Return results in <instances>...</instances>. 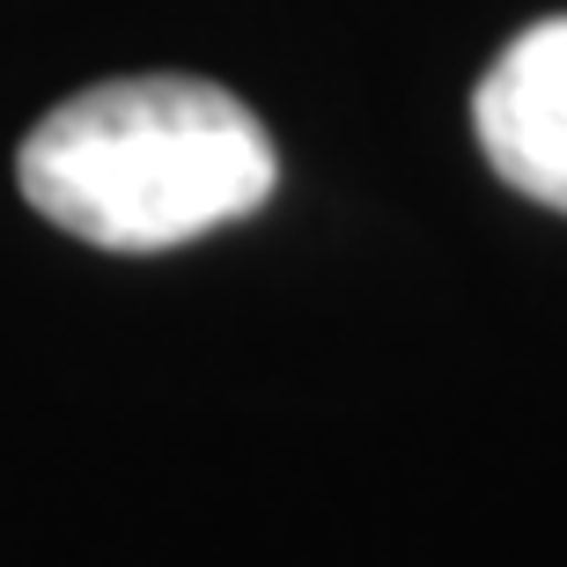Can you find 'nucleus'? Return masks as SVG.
Wrapping results in <instances>:
<instances>
[{"label":"nucleus","instance_id":"f03ea898","mask_svg":"<svg viewBox=\"0 0 567 567\" xmlns=\"http://www.w3.org/2000/svg\"><path fill=\"white\" fill-rule=\"evenodd\" d=\"M486 163L524 199L567 214V16L530 22L472 96Z\"/></svg>","mask_w":567,"mask_h":567},{"label":"nucleus","instance_id":"f257e3e1","mask_svg":"<svg viewBox=\"0 0 567 567\" xmlns=\"http://www.w3.org/2000/svg\"><path fill=\"white\" fill-rule=\"evenodd\" d=\"M16 177L52 229L96 251H177L266 207L280 155L229 89L133 74L38 118Z\"/></svg>","mask_w":567,"mask_h":567}]
</instances>
